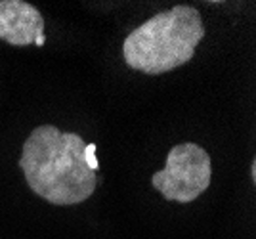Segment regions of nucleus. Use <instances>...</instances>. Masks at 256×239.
I'll return each mask as SVG.
<instances>
[{
    "mask_svg": "<svg viewBox=\"0 0 256 239\" xmlns=\"http://www.w3.org/2000/svg\"><path fill=\"white\" fill-rule=\"evenodd\" d=\"M20 168L27 186L52 205H78L96 190V170L86 159V142L54 124L36 126L23 144Z\"/></svg>",
    "mask_w": 256,
    "mask_h": 239,
    "instance_id": "1",
    "label": "nucleus"
},
{
    "mask_svg": "<svg viewBox=\"0 0 256 239\" xmlns=\"http://www.w3.org/2000/svg\"><path fill=\"white\" fill-rule=\"evenodd\" d=\"M203 38L199 10L180 4L136 27L122 42V58L134 71L162 75L188 64Z\"/></svg>",
    "mask_w": 256,
    "mask_h": 239,
    "instance_id": "2",
    "label": "nucleus"
},
{
    "mask_svg": "<svg viewBox=\"0 0 256 239\" xmlns=\"http://www.w3.org/2000/svg\"><path fill=\"white\" fill-rule=\"evenodd\" d=\"M210 155L199 144L184 142L168 152L164 168L151 176V186L166 201H178L186 205L203 196L210 186Z\"/></svg>",
    "mask_w": 256,
    "mask_h": 239,
    "instance_id": "3",
    "label": "nucleus"
},
{
    "mask_svg": "<svg viewBox=\"0 0 256 239\" xmlns=\"http://www.w3.org/2000/svg\"><path fill=\"white\" fill-rule=\"evenodd\" d=\"M44 29L42 14L32 4L23 0H0V40L12 46H42Z\"/></svg>",
    "mask_w": 256,
    "mask_h": 239,
    "instance_id": "4",
    "label": "nucleus"
},
{
    "mask_svg": "<svg viewBox=\"0 0 256 239\" xmlns=\"http://www.w3.org/2000/svg\"><path fill=\"white\" fill-rule=\"evenodd\" d=\"M86 159L92 170L98 168V159H96V144H86Z\"/></svg>",
    "mask_w": 256,
    "mask_h": 239,
    "instance_id": "5",
    "label": "nucleus"
}]
</instances>
